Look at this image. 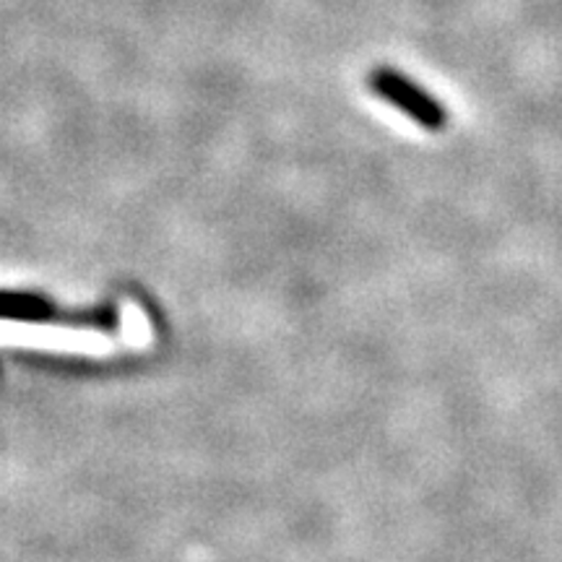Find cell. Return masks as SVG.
<instances>
[{
    "instance_id": "6da1fadb",
    "label": "cell",
    "mask_w": 562,
    "mask_h": 562,
    "mask_svg": "<svg viewBox=\"0 0 562 562\" xmlns=\"http://www.w3.org/2000/svg\"><path fill=\"white\" fill-rule=\"evenodd\" d=\"M0 311L5 321L21 326H63L97 334H115L121 328V307L112 300L74 307L60 305L50 294L37 290H5L0 297Z\"/></svg>"
},
{
    "instance_id": "7a4b0ae2",
    "label": "cell",
    "mask_w": 562,
    "mask_h": 562,
    "mask_svg": "<svg viewBox=\"0 0 562 562\" xmlns=\"http://www.w3.org/2000/svg\"><path fill=\"white\" fill-rule=\"evenodd\" d=\"M368 87L378 100L391 104L393 110L402 112L404 117H409L414 125H419L427 133H442L448 128V110L438 97H432L425 87H419L417 81L402 74V70L381 66L370 70Z\"/></svg>"
}]
</instances>
